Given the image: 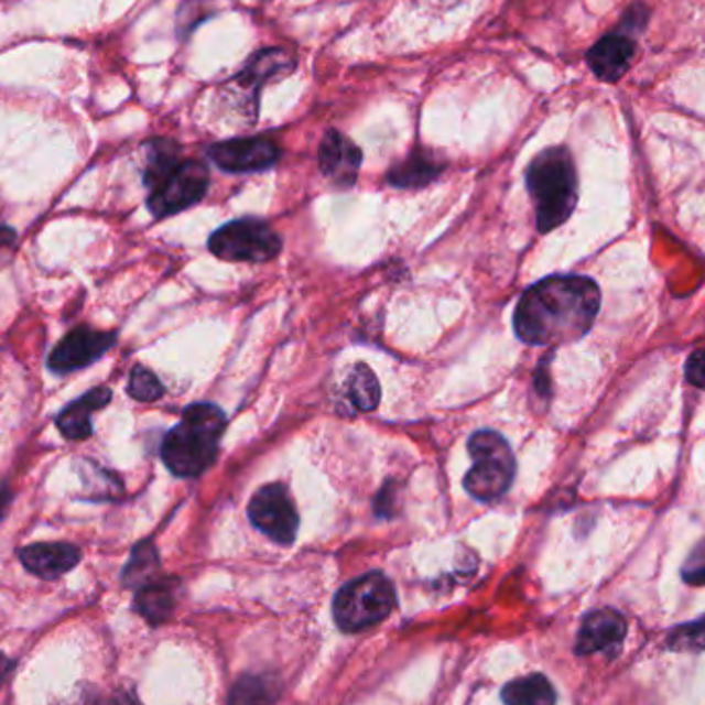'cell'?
Masks as SVG:
<instances>
[{
  "mask_svg": "<svg viewBox=\"0 0 705 705\" xmlns=\"http://www.w3.org/2000/svg\"><path fill=\"white\" fill-rule=\"evenodd\" d=\"M600 289L588 276L553 274L527 289L513 312L516 337L532 347H560L593 328Z\"/></svg>",
  "mask_w": 705,
  "mask_h": 705,
  "instance_id": "obj_1",
  "label": "cell"
},
{
  "mask_svg": "<svg viewBox=\"0 0 705 705\" xmlns=\"http://www.w3.org/2000/svg\"><path fill=\"white\" fill-rule=\"evenodd\" d=\"M225 425L227 419L217 404L194 402L184 409L176 427L163 437V465L180 479L200 477L217 460Z\"/></svg>",
  "mask_w": 705,
  "mask_h": 705,
  "instance_id": "obj_2",
  "label": "cell"
},
{
  "mask_svg": "<svg viewBox=\"0 0 705 705\" xmlns=\"http://www.w3.org/2000/svg\"><path fill=\"white\" fill-rule=\"evenodd\" d=\"M527 186L541 234L565 224L577 205V174L572 153L565 147L541 151L530 161Z\"/></svg>",
  "mask_w": 705,
  "mask_h": 705,
  "instance_id": "obj_3",
  "label": "cell"
},
{
  "mask_svg": "<svg viewBox=\"0 0 705 705\" xmlns=\"http://www.w3.org/2000/svg\"><path fill=\"white\" fill-rule=\"evenodd\" d=\"M473 466L466 473V494L477 501H496L508 494L516 477V458L508 440L494 430H481L468 437Z\"/></svg>",
  "mask_w": 705,
  "mask_h": 705,
  "instance_id": "obj_4",
  "label": "cell"
},
{
  "mask_svg": "<svg viewBox=\"0 0 705 705\" xmlns=\"http://www.w3.org/2000/svg\"><path fill=\"white\" fill-rule=\"evenodd\" d=\"M335 621L343 631H364L384 621L397 607V590L392 582L371 572L345 584L335 596Z\"/></svg>",
  "mask_w": 705,
  "mask_h": 705,
  "instance_id": "obj_5",
  "label": "cell"
},
{
  "mask_svg": "<svg viewBox=\"0 0 705 705\" xmlns=\"http://www.w3.org/2000/svg\"><path fill=\"white\" fill-rule=\"evenodd\" d=\"M283 248L271 225L258 219H236L209 238V250L229 262H269Z\"/></svg>",
  "mask_w": 705,
  "mask_h": 705,
  "instance_id": "obj_6",
  "label": "cell"
},
{
  "mask_svg": "<svg viewBox=\"0 0 705 705\" xmlns=\"http://www.w3.org/2000/svg\"><path fill=\"white\" fill-rule=\"evenodd\" d=\"M209 188V170L203 161H180L176 167L161 180L147 198V207L153 217L163 219L180 210L191 209L203 200Z\"/></svg>",
  "mask_w": 705,
  "mask_h": 705,
  "instance_id": "obj_7",
  "label": "cell"
},
{
  "mask_svg": "<svg viewBox=\"0 0 705 705\" xmlns=\"http://www.w3.org/2000/svg\"><path fill=\"white\" fill-rule=\"evenodd\" d=\"M250 522L276 545H291L300 530V513L288 487L271 482L260 487L248 506Z\"/></svg>",
  "mask_w": 705,
  "mask_h": 705,
  "instance_id": "obj_8",
  "label": "cell"
},
{
  "mask_svg": "<svg viewBox=\"0 0 705 705\" xmlns=\"http://www.w3.org/2000/svg\"><path fill=\"white\" fill-rule=\"evenodd\" d=\"M295 68L293 54L283 48L257 52L240 75L229 83L231 97H238V110L257 122L258 94L267 80L285 77Z\"/></svg>",
  "mask_w": 705,
  "mask_h": 705,
  "instance_id": "obj_9",
  "label": "cell"
},
{
  "mask_svg": "<svg viewBox=\"0 0 705 705\" xmlns=\"http://www.w3.org/2000/svg\"><path fill=\"white\" fill-rule=\"evenodd\" d=\"M116 345V333H101L77 326L50 352L48 368L54 373H73L89 368Z\"/></svg>",
  "mask_w": 705,
  "mask_h": 705,
  "instance_id": "obj_10",
  "label": "cell"
},
{
  "mask_svg": "<svg viewBox=\"0 0 705 705\" xmlns=\"http://www.w3.org/2000/svg\"><path fill=\"white\" fill-rule=\"evenodd\" d=\"M279 147L264 137L254 139H231L215 143L209 149V158L217 167L229 174H248L273 167L279 160Z\"/></svg>",
  "mask_w": 705,
  "mask_h": 705,
  "instance_id": "obj_11",
  "label": "cell"
},
{
  "mask_svg": "<svg viewBox=\"0 0 705 705\" xmlns=\"http://www.w3.org/2000/svg\"><path fill=\"white\" fill-rule=\"evenodd\" d=\"M361 160V149L343 132L328 130L324 134L318 151V165L322 174L337 184L338 188H349L357 182Z\"/></svg>",
  "mask_w": 705,
  "mask_h": 705,
  "instance_id": "obj_12",
  "label": "cell"
},
{
  "mask_svg": "<svg viewBox=\"0 0 705 705\" xmlns=\"http://www.w3.org/2000/svg\"><path fill=\"white\" fill-rule=\"evenodd\" d=\"M636 56V40L631 33L617 28L615 32L600 37L593 48L588 50L586 61L594 75L605 83H617L627 73Z\"/></svg>",
  "mask_w": 705,
  "mask_h": 705,
  "instance_id": "obj_13",
  "label": "cell"
},
{
  "mask_svg": "<svg viewBox=\"0 0 705 705\" xmlns=\"http://www.w3.org/2000/svg\"><path fill=\"white\" fill-rule=\"evenodd\" d=\"M19 560L33 576L56 579L77 567L80 551L70 543H35L23 546Z\"/></svg>",
  "mask_w": 705,
  "mask_h": 705,
  "instance_id": "obj_14",
  "label": "cell"
},
{
  "mask_svg": "<svg viewBox=\"0 0 705 705\" xmlns=\"http://www.w3.org/2000/svg\"><path fill=\"white\" fill-rule=\"evenodd\" d=\"M626 619L617 610H593L577 633L576 652L579 657L609 650L612 646H619L626 638Z\"/></svg>",
  "mask_w": 705,
  "mask_h": 705,
  "instance_id": "obj_15",
  "label": "cell"
},
{
  "mask_svg": "<svg viewBox=\"0 0 705 705\" xmlns=\"http://www.w3.org/2000/svg\"><path fill=\"white\" fill-rule=\"evenodd\" d=\"M110 401H112L110 388L106 386L94 388L61 411V415L56 417V427L66 440H87L94 433L91 413L104 409Z\"/></svg>",
  "mask_w": 705,
  "mask_h": 705,
  "instance_id": "obj_16",
  "label": "cell"
},
{
  "mask_svg": "<svg viewBox=\"0 0 705 705\" xmlns=\"http://www.w3.org/2000/svg\"><path fill=\"white\" fill-rule=\"evenodd\" d=\"M444 163L435 160V155L417 149L406 160L401 161L388 172V182L399 188H421L427 186L435 177L442 174Z\"/></svg>",
  "mask_w": 705,
  "mask_h": 705,
  "instance_id": "obj_17",
  "label": "cell"
},
{
  "mask_svg": "<svg viewBox=\"0 0 705 705\" xmlns=\"http://www.w3.org/2000/svg\"><path fill=\"white\" fill-rule=\"evenodd\" d=\"M176 593L174 582L170 579H151L139 588L134 598V609L151 626H161L174 610Z\"/></svg>",
  "mask_w": 705,
  "mask_h": 705,
  "instance_id": "obj_18",
  "label": "cell"
},
{
  "mask_svg": "<svg viewBox=\"0 0 705 705\" xmlns=\"http://www.w3.org/2000/svg\"><path fill=\"white\" fill-rule=\"evenodd\" d=\"M345 397L351 404L355 413H369L376 411L380 399H382V388L373 373V369L366 364H357L352 368L347 384H345Z\"/></svg>",
  "mask_w": 705,
  "mask_h": 705,
  "instance_id": "obj_19",
  "label": "cell"
},
{
  "mask_svg": "<svg viewBox=\"0 0 705 705\" xmlns=\"http://www.w3.org/2000/svg\"><path fill=\"white\" fill-rule=\"evenodd\" d=\"M501 699L506 705H555L557 695L545 674H529L508 683Z\"/></svg>",
  "mask_w": 705,
  "mask_h": 705,
  "instance_id": "obj_20",
  "label": "cell"
},
{
  "mask_svg": "<svg viewBox=\"0 0 705 705\" xmlns=\"http://www.w3.org/2000/svg\"><path fill=\"white\" fill-rule=\"evenodd\" d=\"M180 163L177 144L167 139H155L147 144V167H144V186L153 191L163 177L167 176Z\"/></svg>",
  "mask_w": 705,
  "mask_h": 705,
  "instance_id": "obj_21",
  "label": "cell"
},
{
  "mask_svg": "<svg viewBox=\"0 0 705 705\" xmlns=\"http://www.w3.org/2000/svg\"><path fill=\"white\" fill-rule=\"evenodd\" d=\"M160 570V555L153 543L143 541L132 549L129 563L122 572V582L129 588H141L144 584H149L151 579H155V574Z\"/></svg>",
  "mask_w": 705,
  "mask_h": 705,
  "instance_id": "obj_22",
  "label": "cell"
},
{
  "mask_svg": "<svg viewBox=\"0 0 705 705\" xmlns=\"http://www.w3.org/2000/svg\"><path fill=\"white\" fill-rule=\"evenodd\" d=\"M276 690L269 679L241 676L231 691L229 705H271Z\"/></svg>",
  "mask_w": 705,
  "mask_h": 705,
  "instance_id": "obj_23",
  "label": "cell"
},
{
  "mask_svg": "<svg viewBox=\"0 0 705 705\" xmlns=\"http://www.w3.org/2000/svg\"><path fill=\"white\" fill-rule=\"evenodd\" d=\"M129 394L139 402L160 401L165 394V388L160 382V378L151 369L137 366L130 371Z\"/></svg>",
  "mask_w": 705,
  "mask_h": 705,
  "instance_id": "obj_24",
  "label": "cell"
},
{
  "mask_svg": "<svg viewBox=\"0 0 705 705\" xmlns=\"http://www.w3.org/2000/svg\"><path fill=\"white\" fill-rule=\"evenodd\" d=\"M669 646L681 652H704L705 650V617L693 623L674 629L669 638Z\"/></svg>",
  "mask_w": 705,
  "mask_h": 705,
  "instance_id": "obj_25",
  "label": "cell"
},
{
  "mask_svg": "<svg viewBox=\"0 0 705 705\" xmlns=\"http://www.w3.org/2000/svg\"><path fill=\"white\" fill-rule=\"evenodd\" d=\"M683 579L693 586H705V539L691 551L683 565Z\"/></svg>",
  "mask_w": 705,
  "mask_h": 705,
  "instance_id": "obj_26",
  "label": "cell"
},
{
  "mask_svg": "<svg viewBox=\"0 0 705 705\" xmlns=\"http://www.w3.org/2000/svg\"><path fill=\"white\" fill-rule=\"evenodd\" d=\"M397 499H399V485L394 481L384 482L380 496L376 497V513L380 518H390L394 513Z\"/></svg>",
  "mask_w": 705,
  "mask_h": 705,
  "instance_id": "obj_27",
  "label": "cell"
},
{
  "mask_svg": "<svg viewBox=\"0 0 705 705\" xmlns=\"http://www.w3.org/2000/svg\"><path fill=\"white\" fill-rule=\"evenodd\" d=\"M685 373H687V380L691 384L705 390V349H699L691 355L687 359V366H685Z\"/></svg>",
  "mask_w": 705,
  "mask_h": 705,
  "instance_id": "obj_28",
  "label": "cell"
},
{
  "mask_svg": "<svg viewBox=\"0 0 705 705\" xmlns=\"http://www.w3.org/2000/svg\"><path fill=\"white\" fill-rule=\"evenodd\" d=\"M63 705H113V699L112 702H106V699H101V695L96 691H79L70 702H66Z\"/></svg>",
  "mask_w": 705,
  "mask_h": 705,
  "instance_id": "obj_29",
  "label": "cell"
},
{
  "mask_svg": "<svg viewBox=\"0 0 705 705\" xmlns=\"http://www.w3.org/2000/svg\"><path fill=\"white\" fill-rule=\"evenodd\" d=\"M17 234L13 227H7V225H0V252L4 250H11L15 246Z\"/></svg>",
  "mask_w": 705,
  "mask_h": 705,
  "instance_id": "obj_30",
  "label": "cell"
},
{
  "mask_svg": "<svg viewBox=\"0 0 705 705\" xmlns=\"http://www.w3.org/2000/svg\"><path fill=\"white\" fill-rule=\"evenodd\" d=\"M11 501H13V491H11L9 487L0 485V520H2V516L9 510Z\"/></svg>",
  "mask_w": 705,
  "mask_h": 705,
  "instance_id": "obj_31",
  "label": "cell"
},
{
  "mask_svg": "<svg viewBox=\"0 0 705 705\" xmlns=\"http://www.w3.org/2000/svg\"><path fill=\"white\" fill-rule=\"evenodd\" d=\"M11 669H13V660L4 657V654L0 652V685L7 681V676L11 673Z\"/></svg>",
  "mask_w": 705,
  "mask_h": 705,
  "instance_id": "obj_32",
  "label": "cell"
}]
</instances>
